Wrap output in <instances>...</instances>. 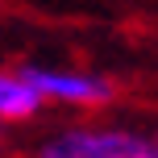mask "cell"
I'll return each instance as SVG.
<instances>
[{
  "label": "cell",
  "mask_w": 158,
  "mask_h": 158,
  "mask_svg": "<svg viewBox=\"0 0 158 158\" xmlns=\"http://www.w3.org/2000/svg\"><path fill=\"white\" fill-rule=\"evenodd\" d=\"M29 158H158V142L125 125H71L42 137Z\"/></svg>",
  "instance_id": "cell-1"
},
{
  "label": "cell",
  "mask_w": 158,
  "mask_h": 158,
  "mask_svg": "<svg viewBox=\"0 0 158 158\" xmlns=\"http://www.w3.org/2000/svg\"><path fill=\"white\" fill-rule=\"evenodd\" d=\"M29 87L42 96V104H63V108H104L117 100L112 79L92 71H58V67H21Z\"/></svg>",
  "instance_id": "cell-2"
},
{
  "label": "cell",
  "mask_w": 158,
  "mask_h": 158,
  "mask_svg": "<svg viewBox=\"0 0 158 158\" xmlns=\"http://www.w3.org/2000/svg\"><path fill=\"white\" fill-rule=\"evenodd\" d=\"M42 112V96L21 71H0V125H25Z\"/></svg>",
  "instance_id": "cell-3"
}]
</instances>
